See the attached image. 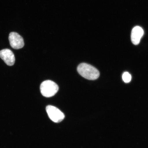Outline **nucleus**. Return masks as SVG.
Returning <instances> with one entry per match:
<instances>
[{"mask_svg": "<svg viewBox=\"0 0 148 148\" xmlns=\"http://www.w3.org/2000/svg\"><path fill=\"white\" fill-rule=\"evenodd\" d=\"M9 40L11 47L14 49H22L25 45L23 37L15 32H12L10 33Z\"/></svg>", "mask_w": 148, "mask_h": 148, "instance_id": "obj_4", "label": "nucleus"}, {"mask_svg": "<svg viewBox=\"0 0 148 148\" xmlns=\"http://www.w3.org/2000/svg\"><path fill=\"white\" fill-rule=\"evenodd\" d=\"M0 58L9 66L14 65L15 62L14 53L8 49H3L0 51Z\"/></svg>", "mask_w": 148, "mask_h": 148, "instance_id": "obj_5", "label": "nucleus"}, {"mask_svg": "<svg viewBox=\"0 0 148 148\" xmlns=\"http://www.w3.org/2000/svg\"><path fill=\"white\" fill-rule=\"evenodd\" d=\"M77 71L81 76L89 80H95L99 78V72L91 65L83 63L79 65Z\"/></svg>", "mask_w": 148, "mask_h": 148, "instance_id": "obj_1", "label": "nucleus"}, {"mask_svg": "<svg viewBox=\"0 0 148 148\" xmlns=\"http://www.w3.org/2000/svg\"><path fill=\"white\" fill-rule=\"evenodd\" d=\"M122 78L124 82L125 83H128L130 82L132 77L128 72H125L123 74Z\"/></svg>", "mask_w": 148, "mask_h": 148, "instance_id": "obj_7", "label": "nucleus"}, {"mask_svg": "<svg viewBox=\"0 0 148 148\" xmlns=\"http://www.w3.org/2000/svg\"><path fill=\"white\" fill-rule=\"evenodd\" d=\"M40 91L42 95L46 97H50L55 95L59 90V87L56 83L51 80H46L40 86Z\"/></svg>", "mask_w": 148, "mask_h": 148, "instance_id": "obj_2", "label": "nucleus"}, {"mask_svg": "<svg viewBox=\"0 0 148 148\" xmlns=\"http://www.w3.org/2000/svg\"><path fill=\"white\" fill-rule=\"evenodd\" d=\"M46 110L50 119L55 123H60L64 119L63 113L56 107L49 105L46 107Z\"/></svg>", "mask_w": 148, "mask_h": 148, "instance_id": "obj_3", "label": "nucleus"}, {"mask_svg": "<svg viewBox=\"0 0 148 148\" xmlns=\"http://www.w3.org/2000/svg\"><path fill=\"white\" fill-rule=\"evenodd\" d=\"M144 33V31L142 27L139 26L134 27L131 34V40L133 44L135 45L139 44Z\"/></svg>", "mask_w": 148, "mask_h": 148, "instance_id": "obj_6", "label": "nucleus"}]
</instances>
